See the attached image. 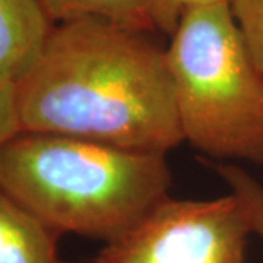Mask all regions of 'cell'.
Returning <instances> with one entry per match:
<instances>
[{"instance_id": "277c9868", "label": "cell", "mask_w": 263, "mask_h": 263, "mask_svg": "<svg viewBox=\"0 0 263 263\" xmlns=\"http://www.w3.org/2000/svg\"><path fill=\"white\" fill-rule=\"evenodd\" d=\"M253 218L233 192L216 199L167 197L105 243L94 263H247Z\"/></svg>"}, {"instance_id": "52a82bcc", "label": "cell", "mask_w": 263, "mask_h": 263, "mask_svg": "<svg viewBox=\"0 0 263 263\" xmlns=\"http://www.w3.org/2000/svg\"><path fill=\"white\" fill-rule=\"evenodd\" d=\"M54 24L95 18L124 28L154 32L145 0H41Z\"/></svg>"}, {"instance_id": "9c48e42d", "label": "cell", "mask_w": 263, "mask_h": 263, "mask_svg": "<svg viewBox=\"0 0 263 263\" xmlns=\"http://www.w3.org/2000/svg\"><path fill=\"white\" fill-rule=\"evenodd\" d=\"M230 6L252 59L263 73V0H230Z\"/></svg>"}, {"instance_id": "ba28073f", "label": "cell", "mask_w": 263, "mask_h": 263, "mask_svg": "<svg viewBox=\"0 0 263 263\" xmlns=\"http://www.w3.org/2000/svg\"><path fill=\"white\" fill-rule=\"evenodd\" d=\"M216 173L226 181L230 192L241 197L253 218L254 234L263 240V184L253 179L246 170L234 164H219Z\"/></svg>"}, {"instance_id": "3957f363", "label": "cell", "mask_w": 263, "mask_h": 263, "mask_svg": "<svg viewBox=\"0 0 263 263\" xmlns=\"http://www.w3.org/2000/svg\"><path fill=\"white\" fill-rule=\"evenodd\" d=\"M183 141L216 160L263 164V73L230 3L190 9L165 48Z\"/></svg>"}, {"instance_id": "5b68a950", "label": "cell", "mask_w": 263, "mask_h": 263, "mask_svg": "<svg viewBox=\"0 0 263 263\" xmlns=\"http://www.w3.org/2000/svg\"><path fill=\"white\" fill-rule=\"evenodd\" d=\"M53 27L41 0H0V85L16 88L24 81Z\"/></svg>"}, {"instance_id": "8992f818", "label": "cell", "mask_w": 263, "mask_h": 263, "mask_svg": "<svg viewBox=\"0 0 263 263\" xmlns=\"http://www.w3.org/2000/svg\"><path fill=\"white\" fill-rule=\"evenodd\" d=\"M59 237L0 189V263H60Z\"/></svg>"}, {"instance_id": "8fae6325", "label": "cell", "mask_w": 263, "mask_h": 263, "mask_svg": "<svg viewBox=\"0 0 263 263\" xmlns=\"http://www.w3.org/2000/svg\"><path fill=\"white\" fill-rule=\"evenodd\" d=\"M21 132L18 108H16V88L0 85V148Z\"/></svg>"}, {"instance_id": "30bf717a", "label": "cell", "mask_w": 263, "mask_h": 263, "mask_svg": "<svg viewBox=\"0 0 263 263\" xmlns=\"http://www.w3.org/2000/svg\"><path fill=\"white\" fill-rule=\"evenodd\" d=\"M145 3L155 31L171 37L186 12L200 6L230 3V0H145Z\"/></svg>"}, {"instance_id": "7a4b0ae2", "label": "cell", "mask_w": 263, "mask_h": 263, "mask_svg": "<svg viewBox=\"0 0 263 263\" xmlns=\"http://www.w3.org/2000/svg\"><path fill=\"white\" fill-rule=\"evenodd\" d=\"M0 189L59 234L108 243L168 196L165 154L21 130L0 148Z\"/></svg>"}, {"instance_id": "6da1fadb", "label": "cell", "mask_w": 263, "mask_h": 263, "mask_svg": "<svg viewBox=\"0 0 263 263\" xmlns=\"http://www.w3.org/2000/svg\"><path fill=\"white\" fill-rule=\"evenodd\" d=\"M95 18L54 24L16 86L21 130L165 154L183 141L165 48Z\"/></svg>"}]
</instances>
